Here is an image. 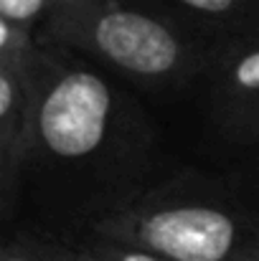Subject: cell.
<instances>
[{"label":"cell","mask_w":259,"mask_h":261,"mask_svg":"<svg viewBox=\"0 0 259 261\" xmlns=\"http://www.w3.org/2000/svg\"><path fill=\"white\" fill-rule=\"evenodd\" d=\"M31 91L20 223L82 244L180 168L135 89L72 48L41 41Z\"/></svg>","instance_id":"1"},{"label":"cell","mask_w":259,"mask_h":261,"mask_svg":"<svg viewBox=\"0 0 259 261\" xmlns=\"http://www.w3.org/2000/svg\"><path fill=\"white\" fill-rule=\"evenodd\" d=\"M91 236L140 244L175 261H259V177L180 165Z\"/></svg>","instance_id":"2"},{"label":"cell","mask_w":259,"mask_h":261,"mask_svg":"<svg viewBox=\"0 0 259 261\" xmlns=\"http://www.w3.org/2000/svg\"><path fill=\"white\" fill-rule=\"evenodd\" d=\"M38 38L72 48L148 94L198 89L219 48L143 0L56 5Z\"/></svg>","instance_id":"3"},{"label":"cell","mask_w":259,"mask_h":261,"mask_svg":"<svg viewBox=\"0 0 259 261\" xmlns=\"http://www.w3.org/2000/svg\"><path fill=\"white\" fill-rule=\"evenodd\" d=\"M198 89L219 158L229 170L259 177V28L221 41Z\"/></svg>","instance_id":"4"},{"label":"cell","mask_w":259,"mask_h":261,"mask_svg":"<svg viewBox=\"0 0 259 261\" xmlns=\"http://www.w3.org/2000/svg\"><path fill=\"white\" fill-rule=\"evenodd\" d=\"M33 91L31 76L0 66V221L13 226L20 216L23 177L31 150Z\"/></svg>","instance_id":"5"},{"label":"cell","mask_w":259,"mask_h":261,"mask_svg":"<svg viewBox=\"0 0 259 261\" xmlns=\"http://www.w3.org/2000/svg\"><path fill=\"white\" fill-rule=\"evenodd\" d=\"M193 33L221 43L259 28V0H143Z\"/></svg>","instance_id":"6"},{"label":"cell","mask_w":259,"mask_h":261,"mask_svg":"<svg viewBox=\"0 0 259 261\" xmlns=\"http://www.w3.org/2000/svg\"><path fill=\"white\" fill-rule=\"evenodd\" d=\"M0 261H97L84 246L61 241L26 223L3 228Z\"/></svg>","instance_id":"7"},{"label":"cell","mask_w":259,"mask_h":261,"mask_svg":"<svg viewBox=\"0 0 259 261\" xmlns=\"http://www.w3.org/2000/svg\"><path fill=\"white\" fill-rule=\"evenodd\" d=\"M79 246H84L97 261H175L155 249L120 241V239H107V236H91Z\"/></svg>","instance_id":"8"},{"label":"cell","mask_w":259,"mask_h":261,"mask_svg":"<svg viewBox=\"0 0 259 261\" xmlns=\"http://www.w3.org/2000/svg\"><path fill=\"white\" fill-rule=\"evenodd\" d=\"M56 10V0H0V20L41 33L51 13Z\"/></svg>","instance_id":"9"},{"label":"cell","mask_w":259,"mask_h":261,"mask_svg":"<svg viewBox=\"0 0 259 261\" xmlns=\"http://www.w3.org/2000/svg\"><path fill=\"white\" fill-rule=\"evenodd\" d=\"M72 3H84V0H56V5H72Z\"/></svg>","instance_id":"10"}]
</instances>
